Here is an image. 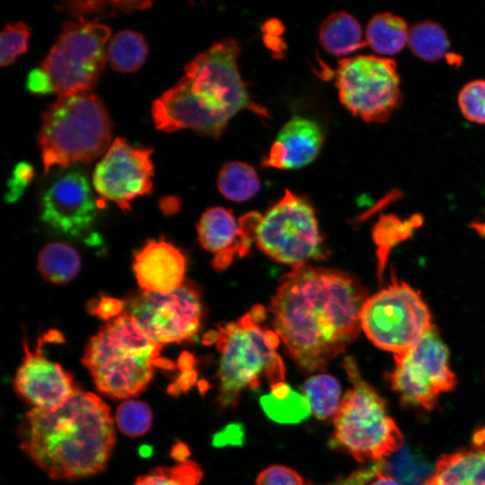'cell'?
<instances>
[{"mask_svg":"<svg viewBox=\"0 0 485 485\" xmlns=\"http://www.w3.org/2000/svg\"><path fill=\"white\" fill-rule=\"evenodd\" d=\"M151 154L150 148L133 146L122 137L116 138L93 174L101 201H111L122 210H129L132 200L149 193L154 175Z\"/></svg>","mask_w":485,"mask_h":485,"instance_id":"14","label":"cell"},{"mask_svg":"<svg viewBox=\"0 0 485 485\" xmlns=\"http://www.w3.org/2000/svg\"><path fill=\"white\" fill-rule=\"evenodd\" d=\"M457 101L466 119L485 124V80L477 79L467 83L460 90Z\"/></svg>","mask_w":485,"mask_h":485,"instance_id":"32","label":"cell"},{"mask_svg":"<svg viewBox=\"0 0 485 485\" xmlns=\"http://www.w3.org/2000/svg\"><path fill=\"white\" fill-rule=\"evenodd\" d=\"M367 298L354 276L304 264L281 278L269 311L287 354L302 371L313 373L357 339Z\"/></svg>","mask_w":485,"mask_h":485,"instance_id":"1","label":"cell"},{"mask_svg":"<svg viewBox=\"0 0 485 485\" xmlns=\"http://www.w3.org/2000/svg\"><path fill=\"white\" fill-rule=\"evenodd\" d=\"M21 449L53 480L74 481L104 470L115 444L110 407L79 389L61 406L32 408L22 418Z\"/></svg>","mask_w":485,"mask_h":485,"instance_id":"2","label":"cell"},{"mask_svg":"<svg viewBox=\"0 0 485 485\" xmlns=\"http://www.w3.org/2000/svg\"><path fill=\"white\" fill-rule=\"evenodd\" d=\"M153 413L149 405L142 401L128 399L115 412V423L121 433L129 437L144 436L151 428Z\"/></svg>","mask_w":485,"mask_h":485,"instance_id":"30","label":"cell"},{"mask_svg":"<svg viewBox=\"0 0 485 485\" xmlns=\"http://www.w3.org/2000/svg\"><path fill=\"white\" fill-rule=\"evenodd\" d=\"M38 269L53 284H66L74 279L81 268V258L72 246L54 242L45 245L38 256Z\"/></svg>","mask_w":485,"mask_h":485,"instance_id":"24","label":"cell"},{"mask_svg":"<svg viewBox=\"0 0 485 485\" xmlns=\"http://www.w3.org/2000/svg\"><path fill=\"white\" fill-rule=\"evenodd\" d=\"M432 326L430 312L419 293L396 278L368 296L361 313L366 337L393 355L411 348Z\"/></svg>","mask_w":485,"mask_h":485,"instance_id":"8","label":"cell"},{"mask_svg":"<svg viewBox=\"0 0 485 485\" xmlns=\"http://www.w3.org/2000/svg\"><path fill=\"white\" fill-rule=\"evenodd\" d=\"M388 375L403 403L431 410L441 392L452 390L456 378L449 368V351L432 328L411 348L394 355Z\"/></svg>","mask_w":485,"mask_h":485,"instance_id":"12","label":"cell"},{"mask_svg":"<svg viewBox=\"0 0 485 485\" xmlns=\"http://www.w3.org/2000/svg\"><path fill=\"white\" fill-rule=\"evenodd\" d=\"M126 305V312L134 317L146 335L161 345L188 340L200 327V294L187 279L167 294L142 290L131 296Z\"/></svg>","mask_w":485,"mask_h":485,"instance_id":"13","label":"cell"},{"mask_svg":"<svg viewBox=\"0 0 485 485\" xmlns=\"http://www.w3.org/2000/svg\"><path fill=\"white\" fill-rule=\"evenodd\" d=\"M255 485H304V483L294 470L282 465H272L259 474Z\"/></svg>","mask_w":485,"mask_h":485,"instance_id":"35","label":"cell"},{"mask_svg":"<svg viewBox=\"0 0 485 485\" xmlns=\"http://www.w3.org/2000/svg\"><path fill=\"white\" fill-rule=\"evenodd\" d=\"M201 478L199 465L185 460L173 466L154 468L139 476L134 485H198Z\"/></svg>","mask_w":485,"mask_h":485,"instance_id":"29","label":"cell"},{"mask_svg":"<svg viewBox=\"0 0 485 485\" xmlns=\"http://www.w3.org/2000/svg\"><path fill=\"white\" fill-rule=\"evenodd\" d=\"M408 44L416 57L434 62L445 56L450 41L442 26L425 21L417 22L410 28Z\"/></svg>","mask_w":485,"mask_h":485,"instance_id":"28","label":"cell"},{"mask_svg":"<svg viewBox=\"0 0 485 485\" xmlns=\"http://www.w3.org/2000/svg\"><path fill=\"white\" fill-rule=\"evenodd\" d=\"M162 348L125 311L91 338L82 362L101 392L128 400L144 391L155 366L172 368L160 357Z\"/></svg>","mask_w":485,"mask_h":485,"instance_id":"4","label":"cell"},{"mask_svg":"<svg viewBox=\"0 0 485 485\" xmlns=\"http://www.w3.org/2000/svg\"><path fill=\"white\" fill-rule=\"evenodd\" d=\"M34 174V169L31 164L27 162H21L15 165L12 176L29 185Z\"/></svg>","mask_w":485,"mask_h":485,"instance_id":"39","label":"cell"},{"mask_svg":"<svg viewBox=\"0 0 485 485\" xmlns=\"http://www.w3.org/2000/svg\"><path fill=\"white\" fill-rule=\"evenodd\" d=\"M319 40L323 49L335 57L349 55L366 45L359 22L347 12L333 13L322 21Z\"/></svg>","mask_w":485,"mask_h":485,"instance_id":"21","label":"cell"},{"mask_svg":"<svg viewBox=\"0 0 485 485\" xmlns=\"http://www.w3.org/2000/svg\"><path fill=\"white\" fill-rule=\"evenodd\" d=\"M198 237L201 246L216 253L215 266L227 256L228 263L236 251L241 256L247 252L251 238L243 223L240 226L231 210L221 207L207 209L197 225Z\"/></svg>","mask_w":485,"mask_h":485,"instance_id":"19","label":"cell"},{"mask_svg":"<svg viewBox=\"0 0 485 485\" xmlns=\"http://www.w3.org/2000/svg\"><path fill=\"white\" fill-rule=\"evenodd\" d=\"M217 337L221 354L217 401L222 407H234L241 392L258 387L262 377L272 385L283 382L284 364L275 351L279 338L257 324L251 314L219 326Z\"/></svg>","mask_w":485,"mask_h":485,"instance_id":"7","label":"cell"},{"mask_svg":"<svg viewBox=\"0 0 485 485\" xmlns=\"http://www.w3.org/2000/svg\"><path fill=\"white\" fill-rule=\"evenodd\" d=\"M147 51V45L140 33L124 30L110 40L107 58L115 70L132 73L144 64Z\"/></svg>","mask_w":485,"mask_h":485,"instance_id":"26","label":"cell"},{"mask_svg":"<svg viewBox=\"0 0 485 485\" xmlns=\"http://www.w3.org/2000/svg\"><path fill=\"white\" fill-rule=\"evenodd\" d=\"M336 86L340 102L366 122H385L401 102L397 65L387 57L357 55L341 59Z\"/></svg>","mask_w":485,"mask_h":485,"instance_id":"11","label":"cell"},{"mask_svg":"<svg viewBox=\"0 0 485 485\" xmlns=\"http://www.w3.org/2000/svg\"><path fill=\"white\" fill-rule=\"evenodd\" d=\"M424 485H485V428L474 434L469 449L443 455Z\"/></svg>","mask_w":485,"mask_h":485,"instance_id":"20","label":"cell"},{"mask_svg":"<svg viewBox=\"0 0 485 485\" xmlns=\"http://www.w3.org/2000/svg\"><path fill=\"white\" fill-rule=\"evenodd\" d=\"M108 26L92 22H66L41 64L58 96L89 92L107 60Z\"/></svg>","mask_w":485,"mask_h":485,"instance_id":"10","label":"cell"},{"mask_svg":"<svg viewBox=\"0 0 485 485\" xmlns=\"http://www.w3.org/2000/svg\"><path fill=\"white\" fill-rule=\"evenodd\" d=\"M253 238L268 257L293 268L325 255L313 207L288 190L263 216L260 215Z\"/></svg>","mask_w":485,"mask_h":485,"instance_id":"9","label":"cell"},{"mask_svg":"<svg viewBox=\"0 0 485 485\" xmlns=\"http://www.w3.org/2000/svg\"><path fill=\"white\" fill-rule=\"evenodd\" d=\"M340 393L339 382L325 374L309 377L303 385V394L309 402L311 412L320 419L335 416L341 401Z\"/></svg>","mask_w":485,"mask_h":485,"instance_id":"27","label":"cell"},{"mask_svg":"<svg viewBox=\"0 0 485 485\" xmlns=\"http://www.w3.org/2000/svg\"><path fill=\"white\" fill-rule=\"evenodd\" d=\"M217 189L227 199L243 202L259 192L260 181L251 164L233 161L225 163L219 171Z\"/></svg>","mask_w":485,"mask_h":485,"instance_id":"25","label":"cell"},{"mask_svg":"<svg viewBox=\"0 0 485 485\" xmlns=\"http://www.w3.org/2000/svg\"><path fill=\"white\" fill-rule=\"evenodd\" d=\"M110 137L108 113L97 96H58L44 111L38 135L44 174L56 166L91 162L107 149Z\"/></svg>","mask_w":485,"mask_h":485,"instance_id":"5","label":"cell"},{"mask_svg":"<svg viewBox=\"0 0 485 485\" xmlns=\"http://www.w3.org/2000/svg\"><path fill=\"white\" fill-rule=\"evenodd\" d=\"M324 137L316 121L295 116L280 128L262 166L281 170L304 167L317 157Z\"/></svg>","mask_w":485,"mask_h":485,"instance_id":"17","label":"cell"},{"mask_svg":"<svg viewBox=\"0 0 485 485\" xmlns=\"http://www.w3.org/2000/svg\"><path fill=\"white\" fill-rule=\"evenodd\" d=\"M352 385L334 416L331 445L348 453L358 462L381 461L402 445V435L386 413L385 401L361 376L355 359H344Z\"/></svg>","mask_w":485,"mask_h":485,"instance_id":"6","label":"cell"},{"mask_svg":"<svg viewBox=\"0 0 485 485\" xmlns=\"http://www.w3.org/2000/svg\"><path fill=\"white\" fill-rule=\"evenodd\" d=\"M23 345L25 355L13 378L16 393L34 409L61 406L77 390L73 376L40 349L31 351L26 341Z\"/></svg>","mask_w":485,"mask_h":485,"instance_id":"16","label":"cell"},{"mask_svg":"<svg viewBox=\"0 0 485 485\" xmlns=\"http://www.w3.org/2000/svg\"><path fill=\"white\" fill-rule=\"evenodd\" d=\"M240 46L231 38L216 42L184 67L179 82L156 99L152 117L157 129H192L218 138L230 119L242 110L264 117L253 102L238 68Z\"/></svg>","mask_w":485,"mask_h":485,"instance_id":"3","label":"cell"},{"mask_svg":"<svg viewBox=\"0 0 485 485\" xmlns=\"http://www.w3.org/2000/svg\"><path fill=\"white\" fill-rule=\"evenodd\" d=\"M187 453V447L181 444L176 445L172 449V456L179 459L181 462L185 461L188 454Z\"/></svg>","mask_w":485,"mask_h":485,"instance_id":"41","label":"cell"},{"mask_svg":"<svg viewBox=\"0 0 485 485\" xmlns=\"http://www.w3.org/2000/svg\"><path fill=\"white\" fill-rule=\"evenodd\" d=\"M411 221L401 222L397 217H382L375 231V239L379 246V260L382 268L387 256V251L395 243L409 235Z\"/></svg>","mask_w":485,"mask_h":485,"instance_id":"34","label":"cell"},{"mask_svg":"<svg viewBox=\"0 0 485 485\" xmlns=\"http://www.w3.org/2000/svg\"><path fill=\"white\" fill-rule=\"evenodd\" d=\"M124 304L116 298L101 295L93 299L87 305V310L102 320H110L118 317L123 312Z\"/></svg>","mask_w":485,"mask_h":485,"instance_id":"36","label":"cell"},{"mask_svg":"<svg viewBox=\"0 0 485 485\" xmlns=\"http://www.w3.org/2000/svg\"><path fill=\"white\" fill-rule=\"evenodd\" d=\"M260 405L269 418L282 424L299 423L311 413L304 395L284 382L273 384L270 392L260 398Z\"/></svg>","mask_w":485,"mask_h":485,"instance_id":"23","label":"cell"},{"mask_svg":"<svg viewBox=\"0 0 485 485\" xmlns=\"http://www.w3.org/2000/svg\"><path fill=\"white\" fill-rule=\"evenodd\" d=\"M151 4L149 1H68L61 3L58 9L84 21L86 16L113 14L116 11L128 13L148 8Z\"/></svg>","mask_w":485,"mask_h":485,"instance_id":"31","label":"cell"},{"mask_svg":"<svg viewBox=\"0 0 485 485\" xmlns=\"http://www.w3.org/2000/svg\"><path fill=\"white\" fill-rule=\"evenodd\" d=\"M370 485H400L394 479L384 474L382 472L376 475V480Z\"/></svg>","mask_w":485,"mask_h":485,"instance_id":"40","label":"cell"},{"mask_svg":"<svg viewBox=\"0 0 485 485\" xmlns=\"http://www.w3.org/2000/svg\"><path fill=\"white\" fill-rule=\"evenodd\" d=\"M409 32L403 18L391 13H380L369 20L366 41L377 54L392 56L404 48L409 40Z\"/></svg>","mask_w":485,"mask_h":485,"instance_id":"22","label":"cell"},{"mask_svg":"<svg viewBox=\"0 0 485 485\" xmlns=\"http://www.w3.org/2000/svg\"><path fill=\"white\" fill-rule=\"evenodd\" d=\"M28 91L34 94H47L54 92V86L49 75L43 68L32 69L26 81Z\"/></svg>","mask_w":485,"mask_h":485,"instance_id":"38","label":"cell"},{"mask_svg":"<svg viewBox=\"0 0 485 485\" xmlns=\"http://www.w3.org/2000/svg\"><path fill=\"white\" fill-rule=\"evenodd\" d=\"M99 207L85 173L71 169L54 179L44 191L40 219L56 234L80 237L91 228Z\"/></svg>","mask_w":485,"mask_h":485,"instance_id":"15","label":"cell"},{"mask_svg":"<svg viewBox=\"0 0 485 485\" xmlns=\"http://www.w3.org/2000/svg\"><path fill=\"white\" fill-rule=\"evenodd\" d=\"M186 259L163 239L149 240L135 253L133 271L140 288L167 294L184 281Z\"/></svg>","mask_w":485,"mask_h":485,"instance_id":"18","label":"cell"},{"mask_svg":"<svg viewBox=\"0 0 485 485\" xmlns=\"http://www.w3.org/2000/svg\"><path fill=\"white\" fill-rule=\"evenodd\" d=\"M30 31L22 22L7 23L0 36V64L2 66L12 64L18 56L28 48Z\"/></svg>","mask_w":485,"mask_h":485,"instance_id":"33","label":"cell"},{"mask_svg":"<svg viewBox=\"0 0 485 485\" xmlns=\"http://www.w3.org/2000/svg\"><path fill=\"white\" fill-rule=\"evenodd\" d=\"M384 467V460L376 461L329 485H366L368 481L381 472Z\"/></svg>","mask_w":485,"mask_h":485,"instance_id":"37","label":"cell"}]
</instances>
